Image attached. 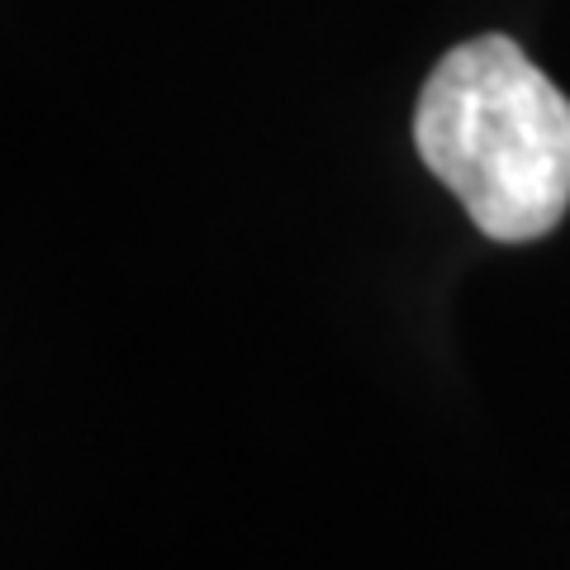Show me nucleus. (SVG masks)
<instances>
[{"instance_id":"obj_1","label":"nucleus","mask_w":570,"mask_h":570,"mask_svg":"<svg viewBox=\"0 0 570 570\" xmlns=\"http://www.w3.org/2000/svg\"><path fill=\"white\" fill-rule=\"evenodd\" d=\"M414 148L494 243L547 238L570 209V100L504 33L456 43L433 67Z\"/></svg>"}]
</instances>
